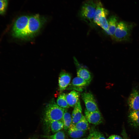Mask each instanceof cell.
I'll return each instance as SVG.
<instances>
[{
	"label": "cell",
	"instance_id": "obj_10",
	"mask_svg": "<svg viewBox=\"0 0 139 139\" xmlns=\"http://www.w3.org/2000/svg\"><path fill=\"white\" fill-rule=\"evenodd\" d=\"M83 115L82 109L80 100L76 105L73 111L72 114V122L71 124L74 125L81 119Z\"/></svg>",
	"mask_w": 139,
	"mask_h": 139
},
{
	"label": "cell",
	"instance_id": "obj_9",
	"mask_svg": "<svg viewBox=\"0 0 139 139\" xmlns=\"http://www.w3.org/2000/svg\"><path fill=\"white\" fill-rule=\"evenodd\" d=\"M84 113L85 117L89 123L97 125L102 123V118L99 110L91 112L85 109Z\"/></svg>",
	"mask_w": 139,
	"mask_h": 139
},
{
	"label": "cell",
	"instance_id": "obj_5",
	"mask_svg": "<svg viewBox=\"0 0 139 139\" xmlns=\"http://www.w3.org/2000/svg\"><path fill=\"white\" fill-rule=\"evenodd\" d=\"M133 28V25L131 24L120 22L117 24L114 37L118 41L126 40L129 38Z\"/></svg>",
	"mask_w": 139,
	"mask_h": 139
},
{
	"label": "cell",
	"instance_id": "obj_13",
	"mask_svg": "<svg viewBox=\"0 0 139 139\" xmlns=\"http://www.w3.org/2000/svg\"><path fill=\"white\" fill-rule=\"evenodd\" d=\"M96 2V8L93 21L95 23L97 24L101 16L105 14H108L109 12L107 10L103 7L100 1H97Z\"/></svg>",
	"mask_w": 139,
	"mask_h": 139
},
{
	"label": "cell",
	"instance_id": "obj_8",
	"mask_svg": "<svg viewBox=\"0 0 139 139\" xmlns=\"http://www.w3.org/2000/svg\"><path fill=\"white\" fill-rule=\"evenodd\" d=\"M71 74L65 71H62L60 73L58 78V84L60 92L66 89L70 84L71 80Z\"/></svg>",
	"mask_w": 139,
	"mask_h": 139
},
{
	"label": "cell",
	"instance_id": "obj_7",
	"mask_svg": "<svg viewBox=\"0 0 139 139\" xmlns=\"http://www.w3.org/2000/svg\"><path fill=\"white\" fill-rule=\"evenodd\" d=\"M127 102L131 111L139 110V92L137 89L134 88L132 90Z\"/></svg>",
	"mask_w": 139,
	"mask_h": 139
},
{
	"label": "cell",
	"instance_id": "obj_3",
	"mask_svg": "<svg viewBox=\"0 0 139 139\" xmlns=\"http://www.w3.org/2000/svg\"><path fill=\"white\" fill-rule=\"evenodd\" d=\"M46 18L39 14L29 16L27 39L33 37L46 21Z\"/></svg>",
	"mask_w": 139,
	"mask_h": 139
},
{
	"label": "cell",
	"instance_id": "obj_19",
	"mask_svg": "<svg viewBox=\"0 0 139 139\" xmlns=\"http://www.w3.org/2000/svg\"><path fill=\"white\" fill-rule=\"evenodd\" d=\"M66 94L63 93L58 97L57 100V104L60 107L64 109L68 108L70 107L66 99Z\"/></svg>",
	"mask_w": 139,
	"mask_h": 139
},
{
	"label": "cell",
	"instance_id": "obj_24",
	"mask_svg": "<svg viewBox=\"0 0 139 139\" xmlns=\"http://www.w3.org/2000/svg\"><path fill=\"white\" fill-rule=\"evenodd\" d=\"M8 4L7 0L0 1V14H4L6 10Z\"/></svg>",
	"mask_w": 139,
	"mask_h": 139
},
{
	"label": "cell",
	"instance_id": "obj_2",
	"mask_svg": "<svg viewBox=\"0 0 139 139\" xmlns=\"http://www.w3.org/2000/svg\"><path fill=\"white\" fill-rule=\"evenodd\" d=\"M29 16L23 15L18 17L15 21L12 28V34L14 37L27 39Z\"/></svg>",
	"mask_w": 139,
	"mask_h": 139
},
{
	"label": "cell",
	"instance_id": "obj_17",
	"mask_svg": "<svg viewBox=\"0 0 139 139\" xmlns=\"http://www.w3.org/2000/svg\"><path fill=\"white\" fill-rule=\"evenodd\" d=\"M108 23V31L107 34L113 37L117 26L116 17L114 15L110 17L107 20Z\"/></svg>",
	"mask_w": 139,
	"mask_h": 139
},
{
	"label": "cell",
	"instance_id": "obj_14",
	"mask_svg": "<svg viewBox=\"0 0 139 139\" xmlns=\"http://www.w3.org/2000/svg\"><path fill=\"white\" fill-rule=\"evenodd\" d=\"M130 125L134 128L139 127V110L131 111L128 116Z\"/></svg>",
	"mask_w": 139,
	"mask_h": 139
},
{
	"label": "cell",
	"instance_id": "obj_29",
	"mask_svg": "<svg viewBox=\"0 0 139 139\" xmlns=\"http://www.w3.org/2000/svg\"><path fill=\"white\" fill-rule=\"evenodd\" d=\"M80 139H86V138H84Z\"/></svg>",
	"mask_w": 139,
	"mask_h": 139
},
{
	"label": "cell",
	"instance_id": "obj_11",
	"mask_svg": "<svg viewBox=\"0 0 139 139\" xmlns=\"http://www.w3.org/2000/svg\"><path fill=\"white\" fill-rule=\"evenodd\" d=\"M89 84L82 79L76 77L74 78L72 80L70 88L80 92L82 90V88L87 85Z\"/></svg>",
	"mask_w": 139,
	"mask_h": 139
},
{
	"label": "cell",
	"instance_id": "obj_23",
	"mask_svg": "<svg viewBox=\"0 0 139 139\" xmlns=\"http://www.w3.org/2000/svg\"><path fill=\"white\" fill-rule=\"evenodd\" d=\"M48 139H65V135L63 132L59 131L49 136Z\"/></svg>",
	"mask_w": 139,
	"mask_h": 139
},
{
	"label": "cell",
	"instance_id": "obj_15",
	"mask_svg": "<svg viewBox=\"0 0 139 139\" xmlns=\"http://www.w3.org/2000/svg\"><path fill=\"white\" fill-rule=\"evenodd\" d=\"M77 76L80 77L89 84L92 78L91 73L87 69L84 68H80L77 70Z\"/></svg>",
	"mask_w": 139,
	"mask_h": 139
},
{
	"label": "cell",
	"instance_id": "obj_6",
	"mask_svg": "<svg viewBox=\"0 0 139 139\" xmlns=\"http://www.w3.org/2000/svg\"><path fill=\"white\" fill-rule=\"evenodd\" d=\"M82 98L84 103L86 109L89 112L99 110L94 97L89 92H84L81 94Z\"/></svg>",
	"mask_w": 139,
	"mask_h": 139
},
{
	"label": "cell",
	"instance_id": "obj_30",
	"mask_svg": "<svg viewBox=\"0 0 139 139\" xmlns=\"http://www.w3.org/2000/svg\"><path fill=\"white\" fill-rule=\"evenodd\" d=\"M2 0H0V1H2Z\"/></svg>",
	"mask_w": 139,
	"mask_h": 139
},
{
	"label": "cell",
	"instance_id": "obj_18",
	"mask_svg": "<svg viewBox=\"0 0 139 139\" xmlns=\"http://www.w3.org/2000/svg\"><path fill=\"white\" fill-rule=\"evenodd\" d=\"M68 133L70 136L74 139H78L83 136L85 134V131H82L69 127Z\"/></svg>",
	"mask_w": 139,
	"mask_h": 139
},
{
	"label": "cell",
	"instance_id": "obj_27",
	"mask_svg": "<svg viewBox=\"0 0 139 139\" xmlns=\"http://www.w3.org/2000/svg\"><path fill=\"white\" fill-rule=\"evenodd\" d=\"M87 139H94L92 135L90 134L88 137Z\"/></svg>",
	"mask_w": 139,
	"mask_h": 139
},
{
	"label": "cell",
	"instance_id": "obj_26",
	"mask_svg": "<svg viewBox=\"0 0 139 139\" xmlns=\"http://www.w3.org/2000/svg\"><path fill=\"white\" fill-rule=\"evenodd\" d=\"M107 139H123L119 136L116 135H113L110 136Z\"/></svg>",
	"mask_w": 139,
	"mask_h": 139
},
{
	"label": "cell",
	"instance_id": "obj_20",
	"mask_svg": "<svg viewBox=\"0 0 139 139\" xmlns=\"http://www.w3.org/2000/svg\"><path fill=\"white\" fill-rule=\"evenodd\" d=\"M50 126L52 132L55 133L64 128V123L63 121H54L51 123Z\"/></svg>",
	"mask_w": 139,
	"mask_h": 139
},
{
	"label": "cell",
	"instance_id": "obj_4",
	"mask_svg": "<svg viewBox=\"0 0 139 139\" xmlns=\"http://www.w3.org/2000/svg\"><path fill=\"white\" fill-rule=\"evenodd\" d=\"M96 8V2L93 0H86L79 11V15L83 20L91 22L93 20Z\"/></svg>",
	"mask_w": 139,
	"mask_h": 139
},
{
	"label": "cell",
	"instance_id": "obj_28",
	"mask_svg": "<svg viewBox=\"0 0 139 139\" xmlns=\"http://www.w3.org/2000/svg\"><path fill=\"white\" fill-rule=\"evenodd\" d=\"M30 139H37L34 138H32Z\"/></svg>",
	"mask_w": 139,
	"mask_h": 139
},
{
	"label": "cell",
	"instance_id": "obj_25",
	"mask_svg": "<svg viewBox=\"0 0 139 139\" xmlns=\"http://www.w3.org/2000/svg\"><path fill=\"white\" fill-rule=\"evenodd\" d=\"M90 134L94 139H106L103 135L98 131H93Z\"/></svg>",
	"mask_w": 139,
	"mask_h": 139
},
{
	"label": "cell",
	"instance_id": "obj_1",
	"mask_svg": "<svg viewBox=\"0 0 139 139\" xmlns=\"http://www.w3.org/2000/svg\"><path fill=\"white\" fill-rule=\"evenodd\" d=\"M65 109L63 108L54 102H50L47 107L45 111L44 121L47 126H50L51 123L57 120L63 121Z\"/></svg>",
	"mask_w": 139,
	"mask_h": 139
},
{
	"label": "cell",
	"instance_id": "obj_12",
	"mask_svg": "<svg viewBox=\"0 0 139 139\" xmlns=\"http://www.w3.org/2000/svg\"><path fill=\"white\" fill-rule=\"evenodd\" d=\"M80 95V92L74 90L66 94V100L69 106H75L79 100Z\"/></svg>",
	"mask_w": 139,
	"mask_h": 139
},
{
	"label": "cell",
	"instance_id": "obj_21",
	"mask_svg": "<svg viewBox=\"0 0 139 139\" xmlns=\"http://www.w3.org/2000/svg\"><path fill=\"white\" fill-rule=\"evenodd\" d=\"M63 121L64 123V128L65 130L68 128L72 122V117L70 114L67 111V109H65L64 113Z\"/></svg>",
	"mask_w": 139,
	"mask_h": 139
},
{
	"label": "cell",
	"instance_id": "obj_16",
	"mask_svg": "<svg viewBox=\"0 0 139 139\" xmlns=\"http://www.w3.org/2000/svg\"><path fill=\"white\" fill-rule=\"evenodd\" d=\"M89 127L88 121L85 116L83 115L81 119L78 123L74 125L71 124L69 127L83 131L87 130Z\"/></svg>",
	"mask_w": 139,
	"mask_h": 139
},
{
	"label": "cell",
	"instance_id": "obj_22",
	"mask_svg": "<svg viewBox=\"0 0 139 139\" xmlns=\"http://www.w3.org/2000/svg\"><path fill=\"white\" fill-rule=\"evenodd\" d=\"M108 14H106L102 15L99 19L97 24L100 26L107 33L108 31V23L106 17Z\"/></svg>",
	"mask_w": 139,
	"mask_h": 139
}]
</instances>
